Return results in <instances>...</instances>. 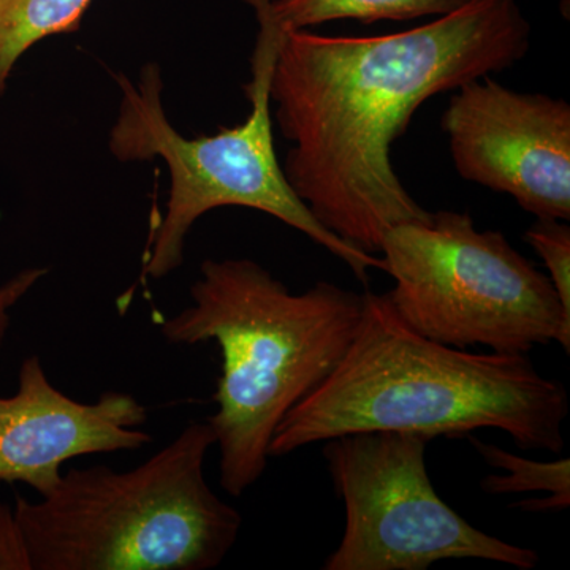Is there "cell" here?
<instances>
[{
	"label": "cell",
	"mask_w": 570,
	"mask_h": 570,
	"mask_svg": "<svg viewBox=\"0 0 570 570\" xmlns=\"http://www.w3.org/2000/svg\"><path fill=\"white\" fill-rule=\"evenodd\" d=\"M47 275V269L29 268L20 275L10 279L9 283L0 285V347L6 340L7 330L10 326V309L39 283L41 277Z\"/></svg>",
	"instance_id": "obj_15"
},
{
	"label": "cell",
	"mask_w": 570,
	"mask_h": 570,
	"mask_svg": "<svg viewBox=\"0 0 570 570\" xmlns=\"http://www.w3.org/2000/svg\"><path fill=\"white\" fill-rule=\"evenodd\" d=\"M208 422H190L130 471L70 468L40 501L18 498L32 570H209L223 564L243 517L214 493Z\"/></svg>",
	"instance_id": "obj_4"
},
{
	"label": "cell",
	"mask_w": 570,
	"mask_h": 570,
	"mask_svg": "<svg viewBox=\"0 0 570 570\" xmlns=\"http://www.w3.org/2000/svg\"><path fill=\"white\" fill-rule=\"evenodd\" d=\"M258 22L253 78L246 86L250 112L239 126L198 138L183 137L163 107V78L146 66L140 81L126 78L121 107L112 126L110 149L124 163L160 157L170 171L167 213L157 227L145 275L160 279L184 262L190 228L204 214L225 206L257 209L291 225L343 261L362 283L370 269H382V257L363 253L326 230L285 178L273 137L269 82L284 29L268 10V0H246Z\"/></svg>",
	"instance_id": "obj_5"
},
{
	"label": "cell",
	"mask_w": 570,
	"mask_h": 570,
	"mask_svg": "<svg viewBox=\"0 0 570 570\" xmlns=\"http://www.w3.org/2000/svg\"><path fill=\"white\" fill-rule=\"evenodd\" d=\"M472 445L489 466L502 474L482 480V490L489 494L547 493L539 510H564L570 504V460L534 461L508 452L498 445L471 439Z\"/></svg>",
	"instance_id": "obj_12"
},
{
	"label": "cell",
	"mask_w": 570,
	"mask_h": 570,
	"mask_svg": "<svg viewBox=\"0 0 570 570\" xmlns=\"http://www.w3.org/2000/svg\"><path fill=\"white\" fill-rule=\"evenodd\" d=\"M442 115L461 178L508 194L538 219H570V105L483 77Z\"/></svg>",
	"instance_id": "obj_8"
},
{
	"label": "cell",
	"mask_w": 570,
	"mask_h": 570,
	"mask_svg": "<svg viewBox=\"0 0 570 570\" xmlns=\"http://www.w3.org/2000/svg\"><path fill=\"white\" fill-rule=\"evenodd\" d=\"M471 0H268L273 20L284 31H305L330 21H409L444 17Z\"/></svg>",
	"instance_id": "obj_10"
},
{
	"label": "cell",
	"mask_w": 570,
	"mask_h": 570,
	"mask_svg": "<svg viewBox=\"0 0 570 570\" xmlns=\"http://www.w3.org/2000/svg\"><path fill=\"white\" fill-rule=\"evenodd\" d=\"M193 305L160 324L168 343L214 341L223 355L206 419L219 448L220 487L242 497L264 475L285 415L340 365L363 311V295L321 281L292 294L249 258L205 261Z\"/></svg>",
	"instance_id": "obj_3"
},
{
	"label": "cell",
	"mask_w": 570,
	"mask_h": 570,
	"mask_svg": "<svg viewBox=\"0 0 570 570\" xmlns=\"http://www.w3.org/2000/svg\"><path fill=\"white\" fill-rule=\"evenodd\" d=\"M92 0H0V96L17 62L33 45L77 31Z\"/></svg>",
	"instance_id": "obj_11"
},
{
	"label": "cell",
	"mask_w": 570,
	"mask_h": 570,
	"mask_svg": "<svg viewBox=\"0 0 570 570\" xmlns=\"http://www.w3.org/2000/svg\"><path fill=\"white\" fill-rule=\"evenodd\" d=\"M0 570H32L14 510L0 502Z\"/></svg>",
	"instance_id": "obj_14"
},
{
	"label": "cell",
	"mask_w": 570,
	"mask_h": 570,
	"mask_svg": "<svg viewBox=\"0 0 570 570\" xmlns=\"http://www.w3.org/2000/svg\"><path fill=\"white\" fill-rule=\"evenodd\" d=\"M517 0H471L404 32L284 31L269 99L292 142L285 178L348 245L381 254L393 227L430 217L401 183L392 146L431 97L509 69L530 51Z\"/></svg>",
	"instance_id": "obj_1"
},
{
	"label": "cell",
	"mask_w": 570,
	"mask_h": 570,
	"mask_svg": "<svg viewBox=\"0 0 570 570\" xmlns=\"http://www.w3.org/2000/svg\"><path fill=\"white\" fill-rule=\"evenodd\" d=\"M395 281L390 303L419 335L445 346L530 354L570 351V314L550 277L501 232L479 230L466 213H431L396 225L381 247Z\"/></svg>",
	"instance_id": "obj_6"
},
{
	"label": "cell",
	"mask_w": 570,
	"mask_h": 570,
	"mask_svg": "<svg viewBox=\"0 0 570 570\" xmlns=\"http://www.w3.org/2000/svg\"><path fill=\"white\" fill-rule=\"evenodd\" d=\"M568 390L528 354L471 352L428 340L400 317L387 294H363L351 346L332 374L275 431L269 459L365 431L471 438L485 428L521 449L564 448Z\"/></svg>",
	"instance_id": "obj_2"
},
{
	"label": "cell",
	"mask_w": 570,
	"mask_h": 570,
	"mask_svg": "<svg viewBox=\"0 0 570 570\" xmlns=\"http://www.w3.org/2000/svg\"><path fill=\"white\" fill-rule=\"evenodd\" d=\"M524 239L549 269L561 305L570 314V228L564 220L538 219L524 234Z\"/></svg>",
	"instance_id": "obj_13"
},
{
	"label": "cell",
	"mask_w": 570,
	"mask_h": 570,
	"mask_svg": "<svg viewBox=\"0 0 570 570\" xmlns=\"http://www.w3.org/2000/svg\"><path fill=\"white\" fill-rule=\"evenodd\" d=\"M428 442L400 431L326 441V466L343 499L346 524L322 569L426 570L445 560L534 569V550L480 531L439 497L426 471Z\"/></svg>",
	"instance_id": "obj_7"
},
{
	"label": "cell",
	"mask_w": 570,
	"mask_h": 570,
	"mask_svg": "<svg viewBox=\"0 0 570 570\" xmlns=\"http://www.w3.org/2000/svg\"><path fill=\"white\" fill-rule=\"evenodd\" d=\"M148 409L129 393L107 392L81 403L51 384L37 355L21 363L18 392L0 396V480L50 494L62 464L77 456L135 452L151 444L138 430Z\"/></svg>",
	"instance_id": "obj_9"
}]
</instances>
